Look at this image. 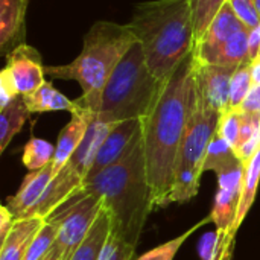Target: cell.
<instances>
[{
    "mask_svg": "<svg viewBox=\"0 0 260 260\" xmlns=\"http://www.w3.org/2000/svg\"><path fill=\"white\" fill-rule=\"evenodd\" d=\"M142 136V119H129L116 123L99 148L88 175L98 174L117 163Z\"/></svg>",
    "mask_w": 260,
    "mask_h": 260,
    "instance_id": "12",
    "label": "cell"
},
{
    "mask_svg": "<svg viewBox=\"0 0 260 260\" xmlns=\"http://www.w3.org/2000/svg\"><path fill=\"white\" fill-rule=\"evenodd\" d=\"M111 233V221L108 213L102 209L96 222L93 224L90 233L73 253L70 260H99L102 256L104 247Z\"/></svg>",
    "mask_w": 260,
    "mask_h": 260,
    "instance_id": "19",
    "label": "cell"
},
{
    "mask_svg": "<svg viewBox=\"0 0 260 260\" xmlns=\"http://www.w3.org/2000/svg\"><path fill=\"white\" fill-rule=\"evenodd\" d=\"M134 253H136L134 247L123 242L111 232L99 260H134Z\"/></svg>",
    "mask_w": 260,
    "mask_h": 260,
    "instance_id": "30",
    "label": "cell"
},
{
    "mask_svg": "<svg viewBox=\"0 0 260 260\" xmlns=\"http://www.w3.org/2000/svg\"><path fill=\"white\" fill-rule=\"evenodd\" d=\"M29 116L30 111L27 110L23 96H17L6 107L0 108V152H3L11 140L21 131Z\"/></svg>",
    "mask_w": 260,
    "mask_h": 260,
    "instance_id": "21",
    "label": "cell"
},
{
    "mask_svg": "<svg viewBox=\"0 0 260 260\" xmlns=\"http://www.w3.org/2000/svg\"><path fill=\"white\" fill-rule=\"evenodd\" d=\"M227 2L229 0H190L195 44L203 40L210 23Z\"/></svg>",
    "mask_w": 260,
    "mask_h": 260,
    "instance_id": "24",
    "label": "cell"
},
{
    "mask_svg": "<svg viewBox=\"0 0 260 260\" xmlns=\"http://www.w3.org/2000/svg\"><path fill=\"white\" fill-rule=\"evenodd\" d=\"M260 184V149L256 155L244 166V177H242V187H241V200H239V209L235 221L233 232L238 233L239 227L244 224L254 200L257 195Z\"/></svg>",
    "mask_w": 260,
    "mask_h": 260,
    "instance_id": "20",
    "label": "cell"
},
{
    "mask_svg": "<svg viewBox=\"0 0 260 260\" xmlns=\"http://www.w3.org/2000/svg\"><path fill=\"white\" fill-rule=\"evenodd\" d=\"M79 190L102 201L111 221V232L136 248L154 209L142 136L117 163L87 175Z\"/></svg>",
    "mask_w": 260,
    "mask_h": 260,
    "instance_id": "2",
    "label": "cell"
},
{
    "mask_svg": "<svg viewBox=\"0 0 260 260\" xmlns=\"http://www.w3.org/2000/svg\"><path fill=\"white\" fill-rule=\"evenodd\" d=\"M239 110L247 111V113L260 114V85H253L250 94L247 96V99L244 101V104Z\"/></svg>",
    "mask_w": 260,
    "mask_h": 260,
    "instance_id": "34",
    "label": "cell"
},
{
    "mask_svg": "<svg viewBox=\"0 0 260 260\" xmlns=\"http://www.w3.org/2000/svg\"><path fill=\"white\" fill-rule=\"evenodd\" d=\"M116 123H107L102 122L96 114H93L90 125L87 128V133L79 145V148L75 151V154L72 155V158L69 160V163L66 165V168L76 175L82 183L85 180V177L88 175L96 155L99 152L101 145L104 143L105 137L108 136V133L111 131V128Z\"/></svg>",
    "mask_w": 260,
    "mask_h": 260,
    "instance_id": "14",
    "label": "cell"
},
{
    "mask_svg": "<svg viewBox=\"0 0 260 260\" xmlns=\"http://www.w3.org/2000/svg\"><path fill=\"white\" fill-rule=\"evenodd\" d=\"M250 70H251V79H253V85H260V58L251 61L250 64Z\"/></svg>",
    "mask_w": 260,
    "mask_h": 260,
    "instance_id": "36",
    "label": "cell"
},
{
    "mask_svg": "<svg viewBox=\"0 0 260 260\" xmlns=\"http://www.w3.org/2000/svg\"><path fill=\"white\" fill-rule=\"evenodd\" d=\"M53 157H55V146L50 142L32 137L24 146L21 161L24 168L29 169L30 172L52 165Z\"/></svg>",
    "mask_w": 260,
    "mask_h": 260,
    "instance_id": "25",
    "label": "cell"
},
{
    "mask_svg": "<svg viewBox=\"0 0 260 260\" xmlns=\"http://www.w3.org/2000/svg\"><path fill=\"white\" fill-rule=\"evenodd\" d=\"M242 177L244 165L218 175V190L210 212V218L216 230L232 238H236L233 227L239 209Z\"/></svg>",
    "mask_w": 260,
    "mask_h": 260,
    "instance_id": "9",
    "label": "cell"
},
{
    "mask_svg": "<svg viewBox=\"0 0 260 260\" xmlns=\"http://www.w3.org/2000/svg\"><path fill=\"white\" fill-rule=\"evenodd\" d=\"M219 116L221 114L197 93V102L186 126L175 171L192 169L201 175L204 174V158L209 145L216 134Z\"/></svg>",
    "mask_w": 260,
    "mask_h": 260,
    "instance_id": "8",
    "label": "cell"
},
{
    "mask_svg": "<svg viewBox=\"0 0 260 260\" xmlns=\"http://www.w3.org/2000/svg\"><path fill=\"white\" fill-rule=\"evenodd\" d=\"M260 126V114L257 113H247V111H241V136H239V145L235 149V152L244 146L245 143H248L256 131L259 129Z\"/></svg>",
    "mask_w": 260,
    "mask_h": 260,
    "instance_id": "32",
    "label": "cell"
},
{
    "mask_svg": "<svg viewBox=\"0 0 260 260\" xmlns=\"http://www.w3.org/2000/svg\"><path fill=\"white\" fill-rule=\"evenodd\" d=\"M195 102V59L190 53L161 82L151 110L142 119V142L154 209L169 206L175 166Z\"/></svg>",
    "mask_w": 260,
    "mask_h": 260,
    "instance_id": "1",
    "label": "cell"
},
{
    "mask_svg": "<svg viewBox=\"0 0 260 260\" xmlns=\"http://www.w3.org/2000/svg\"><path fill=\"white\" fill-rule=\"evenodd\" d=\"M254 5H256V9H257V12H259L260 15V0H254Z\"/></svg>",
    "mask_w": 260,
    "mask_h": 260,
    "instance_id": "38",
    "label": "cell"
},
{
    "mask_svg": "<svg viewBox=\"0 0 260 260\" xmlns=\"http://www.w3.org/2000/svg\"><path fill=\"white\" fill-rule=\"evenodd\" d=\"M244 163L239 160V157L236 155L235 149L216 133L209 145L206 158H204V172L212 171L216 175L227 172L233 168L242 166Z\"/></svg>",
    "mask_w": 260,
    "mask_h": 260,
    "instance_id": "22",
    "label": "cell"
},
{
    "mask_svg": "<svg viewBox=\"0 0 260 260\" xmlns=\"http://www.w3.org/2000/svg\"><path fill=\"white\" fill-rule=\"evenodd\" d=\"M52 178H53L52 165L38 171H30L24 177L17 193L9 197L6 203V207L9 209L15 221L34 216V212L40 204V201L43 200L44 192L50 184Z\"/></svg>",
    "mask_w": 260,
    "mask_h": 260,
    "instance_id": "13",
    "label": "cell"
},
{
    "mask_svg": "<svg viewBox=\"0 0 260 260\" xmlns=\"http://www.w3.org/2000/svg\"><path fill=\"white\" fill-rule=\"evenodd\" d=\"M41 260H62L61 259V254H59V251L55 248V247H52V250L43 257Z\"/></svg>",
    "mask_w": 260,
    "mask_h": 260,
    "instance_id": "37",
    "label": "cell"
},
{
    "mask_svg": "<svg viewBox=\"0 0 260 260\" xmlns=\"http://www.w3.org/2000/svg\"><path fill=\"white\" fill-rule=\"evenodd\" d=\"M93 114L94 113L81 110V111L72 114L70 122L61 129L58 140H56V146H55V157L52 161L53 177H56L66 168V165L69 163V160L72 158L75 151L79 148Z\"/></svg>",
    "mask_w": 260,
    "mask_h": 260,
    "instance_id": "15",
    "label": "cell"
},
{
    "mask_svg": "<svg viewBox=\"0 0 260 260\" xmlns=\"http://www.w3.org/2000/svg\"><path fill=\"white\" fill-rule=\"evenodd\" d=\"M207 222H212L210 215L206 216L204 219L198 221L193 227H190V229H189L187 232H184L183 235H180V236H177V238L168 241V242L163 244V245H158L157 248L148 251L146 254L140 256L139 259L136 260H174L175 259V256H177V253H178V250L183 247V244H184L197 230H200V229H201L204 224H207Z\"/></svg>",
    "mask_w": 260,
    "mask_h": 260,
    "instance_id": "27",
    "label": "cell"
},
{
    "mask_svg": "<svg viewBox=\"0 0 260 260\" xmlns=\"http://www.w3.org/2000/svg\"><path fill=\"white\" fill-rule=\"evenodd\" d=\"M238 67L195 62V90L219 114L230 110V82Z\"/></svg>",
    "mask_w": 260,
    "mask_h": 260,
    "instance_id": "11",
    "label": "cell"
},
{
    "mask_svg": "<svg viewBox=\"0 0 260 260\" xmlns=\"http://www.w3.org/2000/svg\"><path fill=\"white\" fill-rule=\"evenodd\" d=\"M29 0H0V50L9 53L23 44Z\"/></svg>",
    "mask_w": 260,
    "mask_h": 260,
    "instance_id": "16",
    "label": "cell"
},
{
    "mask_svg": "<svg viewBox=\"0 0 260 260\" xmlns=\"http://www.w3.org/2000/svg\"><path fill=\"white\" fill-rule=\"evenodd\" d=\"M161 82L151 72L137 41L111 73L96 116L107 123L143 119L151 110Z\"/></svg>",
    "mask_w": 260,
    "mask_h": 260,
    "instance_id": "5",
    "label": "cell"
},
{
    "mask_svg": "<svg viewBox=\"0 0 260 260\" xmlns=\"http://www.w3.org/2000/svg\"><path fill=\"white\" fill-rule=\"evenodd\" d=\"M216 133L233 148L236 149L239 145L241 136V110H227L219 116Z\"/></svg>",
    "mask_w": 260,
    "mask_h": 260,
    "instance_id": "29",
    "label": "cell"
},
{
    "mask_svg": "<svg viewBox=\"0 0 260 260\" xmlns=\"http://www.w3.org/2000/svg\"><path fill=\"white\" fill-rule=\"evenodd\" d=\"M44 225V218L32 216L15 221L8 238L0 244V260H23L32 241Z\"/></svg>",
    "mask_w": 260,
    "mask_h": 260,
    "instance_id": "17",
    "label": "cell"
},
{
    "mask_svg": "<svg viewBox=\"0 0 260 260\" xmlns=\"http://www.w3.org/2000/svg\"><path fill=\"white\" fill-rule=\"evenodd\" d=\"M232 9L247 29H253L260 23V15L256 9L254 0H229Z\"/></svg>",
    "mask_w": 260,
    "mask_h": 260,
    "instance_id": "31",
    "label": "cell"
},
{
    "mask_svg": "<svg viewBox=\"0 0 260 260\" xmlns=\"http://www.w3.org/2000/svg\"><path fill=\"white\" fill-rule=\"evenodd\" d=\"M248 35L250 30L244 29L235 34L216 53L212 64L218 66H233L239 67L242 64L251 62L250 58V46H248Z\"/></svg>",
    "mask_w": 260,
    "mask_h": 260,
    "instance_id": "23",
    "label": "cell"
},
{
    "mask_svg": "<svg viewBox=\"0 0 260 260\" xmlns=\"http://www.w3.org/2000/svg\"><path fill=\"white\" fill-rule=\"evenodd\" d=\"M102 209L104 204L98 197L78 190L49 215L58 222V235L53 247L59 251L61 259L70 260L90 233Z\"/></svg>",
    "mask_w": 260,
    "mask_h": 260,
    "instance_id": "6",
    "label": "cell"
},
{
    "mask_svg": "<svg viewBox=\"0 0 260 260\" xmlns=\"http://www.w3.org/2000/svg\"><path fill=\"white\" fill-rule=\"evenodd\" d=\"M58 235V222L52 218L47 216L44 218V225L32 241L30 247L27 248V253L23 260H41L55 245Z\"/></svg>",
    "mask_w": 260,
    "mask_h": 260,
    "instance_id": "26",
    "label": "cell"
},
{
    "mask_svg": "<svg viewBox=\"0 0 260 260\" xmlns=\"http://www.w3.org/2000/svg\"><path fill=\"white\" fill-rule=\"evenodd\" d=\"M136 43L137 37L128 24L96 21L84 35L82 50L73 61L62 66H44V72L55 79L76 81L82 90L75 101L78 111L98 114L111 73Z\"/></svg>",
    "mask_w": 260,
    "mask_h": 260,
    "instance_id": "4",
    "label": "cell"
},
{
    "mask_svg": "<svg viewBox=\"0 0 260 260\" xmlns=\"http://www.w3.org/2000/svg\"><path fill=\"white\" fill-rule=\"evenodd\" d=\"M44 66L40 52L26 43L6 55V64L0 73V108L17 96H27L38 90L44 81Z\"/></svg>",
    "mask_w": 260,
    "mask_h": 260,
    "instance_id": "7",
    "label": "cell"
},
{
    "mask_svg": "<svg viewBox=\"0 0 260 260\" xmlns=\"http://www.w3.org/2000/svg\"><path fill=\"white\" fill-rule=\"evenodd\" d=\"M23 101L30 111L34 113H49V111H69L72 114L78 113V105L75 101H70L61 91H58L50 82H44L34 93L23 96Z\"/></svg>",
    "mask_w": 260,
    "mask_h": 260,
    "instance_id": "18",
    "label": "cell"
},
{
    "mask_svg": "<svg viewBox=\"0 0 260 260\" xmlns=\"http://www.w3.org/2000/svg\"><path fill=\"white\" fill-rule=\"evenodd\" d=\"M151 72L165 81L193 52L190 0H151L134 6L128 23Z\"/></svg>",
    "mask_w": 260,
    "mask_h": 260,
    "instance_id": "3",
    "label": "cell"
},
{
    "mask_svg": "<svg viewBox=\"0 0 260 260\" xmlns=\"http://www.w3.org/2000/svg\"><path fill=\"white\" fill-rule=\"evenodd\" d=\"M14 224H15V218L12 216L9 209L6 206L0 207V244L8 238Z\"/></svg>",
    "mask_w": 260,
    "mask_h": 260,
    "instance_id": "33",
    "label": "cell"
},
{
    "mask_svg": "<svg viewBox=\"0 0 260 260\" xmlns=\"http://www.w3.org/2000/svg\"><path fill=\"white\" fill-rule=\"evenodd\" d=\"M248 46H250V58L251 61L260 58V23L250 30L248 35Z\"/></svg>",
    "mask_w": 260,
    "mask_h": 260,
    "instance_id": "35",
    "label": "cell"
},
{
    "mask_svg": "<svg viewBox=\"0 0 260 260\" xmlns=\"http://www.w3.org/2000/svg\"><path fill=\"white\" fill-rule=\"evenodd\" d=\"M250 64H242L236 69L232 82H230V108L233 110H239L244 104V101L247 99V96L250 94L251 88H253V79H251V70H250Z\"/></svg>",
    "mask_w": 260,
    "mask_h": 260,
    "instance_id": "28",
    "label": "cell"
},
{
    "mask_svg": "<svg viewBox=\"0 0 260 260\" xmlns=\"http://www.w3.org/2000/svg\"><path fill=\"white\" fill-rule=\"evenodd\" d=\"M247 29L227 2L210 23L203 40L193 46V59L198 66L212 64L219 49L238 32ZM250 30V29H248Z\"/></svg>",
    "mask_w": 260,
    "mask_h": 260,
    "instance_id": "10",
    "label": "cell"
}]
</instances>
